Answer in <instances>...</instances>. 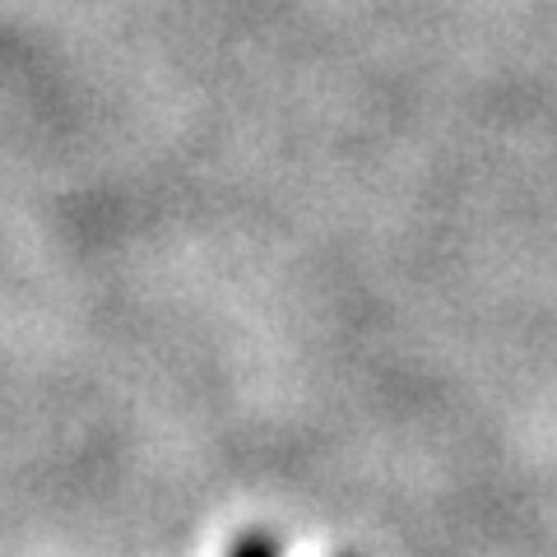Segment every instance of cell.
<instances>
[{"mask_svg": "<svg viewBox=\"0 0 557 557\" xmlns=\"http://www.w3.org/2000/svg\"><path fill=\"white\" fill-rule=\"evenodd\" d=\"M228 557H278V544L270 534H242Z\"/></svg>", "mask_w": 557, "mask_h": 557, "instance_id": "obj_1", "label": "cell"}]
</instances>
